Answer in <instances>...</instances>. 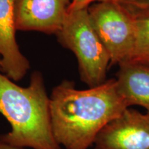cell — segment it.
<instances>
[{
    "instance_id": "obj_1",
    "label": "cell",
    "mask_w": 149,
    "mask_h": 149,
    "mask_svg": "<svg viewBox=\"0 0 149 149\" xmlns=\"http://www.w3.org/2000/svg\"><path fill=\"white\" fill-rule=\"evenodd\" d=\"M128 108L115 79L86 90L65 81L50 97L53 135L66 149H88L102 128Z\"/></svg>"
},
{
    "instance_id": "obj_2",
    "label": "cell",
    "mask_w": 149,
    "mask_h": 149,
    "mask_svg": "<svg viewBox=\"0 0 149 149\" xmlns=\"http://www.w3.org/2000/svg\"><path fill=\"white\" fill-rule=\"evenodd\" d=\"M0 113L11 130L0 141L17 148L61 149L52 128L50 97L39 72L28 87H21L0 72Z\"/></svg>"
},
{
    "instance_id": "obj_3",
    "label": "cell",
    "mask_w": 149,
    "mask_h": 149,
    "mask_svg": "<svg viewBox=\"0 0 149 149\" xmlns=\"http://www.w3.org/2000/svg\"><path fill=\"white\" fill-rule=\"evenodd\" d=\"M57 35L59 42L77 57L82 81L91 88L107 81L111 59L91 24L88 8L68 10Z\"/></svg>"
},
{
    "instance_id": "obj_4",
    "label": "cell",
    "mask_w": 149,
    "mask_h": 149,
    "mask_svg": "<svg viewBox=\"0 0 149 149\" xmlns=\"http://www.w3.org/2000/svg\"><path fill=\"white\" fill-rule=\"evenodd\" d=\"M88 12L93 29L109 53L111 64L132 60L137 39L135 17L113 1L93 3Z\"/></svg>"
},
{
    "instance_id": "obj_5",
    "label": "cell",
    "mask_w": 149,
    "mask_h": 149,
    "mask_svg": "<svg viewBox=\"0 0 149 149\" xmlns=\"http://www.w3.org/2000/svg\"><path fill=\"white\" fill-rule=\"evenodd\" d=\"M95 149H149V115L128 108L97 135Z\"/></svg>"
},
{
    "instance_id": "obj_6",
    "label": "cell",
    "mask_w": 149,
    "mask_h": 149,
    "mask_svg": "<svg viewBox=\"0 0 149 149\" xmlns=\"http://www.w3.org/2000/svg\"><path fill=\"white\" fill-rule=\"evenodd\" d=\"M72 0H15L17 31L51 34L60 31Z\"/></svg>"
},
{
    "instance_id": "obj_7",
    "label": "cell",
    "mask_w": 149,
    "mask_h": 149,
    "mask_svg": "<svg viewBox=\"0 0 149 149\" xmlns=\"http://www.w3.org/2000/svg\"><path fill=\"white\" fill-rule=\"evenodd\" d=\"M15 0H0V72L13 81H19L29 69L15 38Z\"/></svg>"
},
{
    "instance_id": "obj_8",
    "label": "cell",
    "mask_w": 149,
    "mask_h": 149,
    "mask_svg": "<svg viewBox=\"0 0 149 149\" xmlns=\"http://www.w3.org/2000/svg\"><path fill=\"white\" fill-rule=\"evenodd\" d=\"M119 93L128 107L139 106L149 115V63L130 60L119 65Z\"/></svg>"
},
{
    "instance_id": "obj_9",
    "label": "cell",
    "mask_w": 149,
    "mask_h": 149,
    "mask_svg": "<svg viewBox=\"0 0 149 149\" xmlns=\"http://www.w3.org/2000/svg\"><path fill=\"white\" fill-rule=\"evenodd\" d=\"M137 39L133 58L149 63V14L135 17Z\"/></svg>"
},
{
    "instance_id": "obj_10",
    "label": "cell",
    "mask_w": 149,
    "mask_h": 149,
    "mask_svg": "<svg viewBox=\"0 0 149 149\" xmlns=\"http://www.w3.org/2000/svg\"><path fill=\"white\" fill-rule=\"evenodd\" d=\"M119 3L134 17L149 14V0H119Z\"/></svg>"
},
{
    "instance_id": "obj_11",
    "label": "cell",
    "mask_w": 149,
    "mask_h": 149,
    "mask_svg": "<svg viewBox=\"0 0 149 149\" xmlns=\"http://www.w3.org/2000/svg\"><path fill=\"white\" fill-rule=\"evenodd\" d=\"M100 1H113L119 3V0H72L69 7V10L88 8L91 4Z\"/></svg>"
},
{
    "instance_id": "obj_12",
    "label": "cell",
    "mask_w": 149,
    "mask_h": 149,
    "mask_svg": "<svg viewBox=\"0 0 149 149\" xmlns=\"http://www.w3.org/2000/svg\"><path fill=\"white\" fill-rule=\"evenodd\" d=\"M0 149H21V148L10 146V145L6 144V143L3 142V141H0Z\"/></svg>"
}]
</instances>
